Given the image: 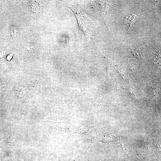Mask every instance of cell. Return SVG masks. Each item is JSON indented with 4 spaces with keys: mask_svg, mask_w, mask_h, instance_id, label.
<instances>
[{
    "mask_svg": "<svg viewBox=\"0 0 161 161\" xmlns=\"http://www.w3.org/2000/svg\"><path fill=\"white\" fill-rule=\"evenodd\" d=\"M20 131H16L11 134L6 139L0 143L1 150L7 151L13 150L21 135Z\"/></svg>",
    "mask_w": 161,
    "mask_h": 161,
    "instance_id": "6da1fadb",
    "label": "cell"
},
{
    "mask_svg": "<svg viewBox=\"0 0 161 161\" xmlns=\"http://www.w3.org/2000/svg\"><path fill=\"white\" fill-rule=\"evenodd\" d=\"M77 20L78 26L86 37H88L91 29L90 21L84 15L78 12L74 9L72 10Z\"/></svg>",
    "mask_w": 161,
    "mask_h": 161,
    "instance_id": "7a4b0ae2",
    "label": "cell"
},
{
    "mask_svg": "<svg viewBox=\"0 0 161 161\" xmlns=\"http://www.w3.org/2000/svg\"><path fill=\"white\" fill-rule=\"evenodd\" d=\"M137 18L135 15L130 14L124 19V24L126 29L131 32L137 22Z\"/></svg>",
    "mask_w": 161,
    "mask_h": 161,
    "instance_id": "3957f363",
    "label": "cell"
},
{
    "mask_svg": "<svg viewBox=\"0 0 161 161\" xmlns=\"http://www.w3.org/2000/svg\"><path fill=\"white\" fill-rule=\"evenodd\" d=\"M144 157L143 153L141 151H137L125 155L120 161H138L142 159Z\"/></svg>",
    "mask_w": 161,
    "mask_h": 161,
    "instance_id": "277c9868",
    "label": "cell"
},
{
    "mask_svg": "<svg viewBox=\"0 0 161 161\" xmlns=\"http://www.w3.org/2000/svg\"><path fill=\"white\" fill-rule=\"evenodd\" d=\"M98 138L97 141H102L104 142H109L115 141L120 144L121 145L120 140V136L115 133L104 134Z\"/></svg>",
    "mask_w": 161,
    "mask_h": 161,
    "instance_id": "5b68a950",
    "label": "cell"
},
{
    "mask_svg": "<svg viewBox=\"0 0 161 161\" xmlns=\"http://www.w3.org/2000/svg\"><path fill=\"white\" fill-rule=\"evenodd\" d=\"M91 122L88 119L86 118L77 129L75 133L83 134L88 132L93 127Z\"/></svg>",
    "mask_w": 161,
    "mask_h": 161,
    "instance_id": "8992f818",
    "label": "cell"
},
{
    "mask_svg": "<svg viewBox=\"0 0 161 161\" xmlns=\"http://www.w3.org/2000/svg\"><path fill=\"white\" fill-rule=\"evenodd\" d=\"M129 52L134 57H140L142 52V49L140 46L137 45L131 48Z\"/></svg>",
    "mask_w": 161,
    "mask_h": 161,
    "instance_id": "52a82bcc",
    "label": "cell"
},
{
    "mask_svg": "<svg viewBox=\"0 0 161 161\" xmlns=\"http://www.w3.org/2000/svg\"><path fill=\"white\" fill-rule=\"evenodd\" d=\"M4 152L2 150L0 151V161H12V159L6 155Z\"/></svg>",
    "mask_w": 161,
    "mask_h": 161,
    "instance_id": "ba28073f",
    "label": "cell"
},
{
    "mask_svg": "<svg viewBox=\"0 0 161 161\" xmlns=\"http://www.w3.org/2000/svg\"><path fill=\"white\" fill-rule=\"evenodd\" d=\"M13 54L11 53L8 55L7 57V59L8 61H10L12 58L13 56Z\"/></svg>",
    "mask_w": 161,
    "mask_h": 161,
    "instance_id": "9c48e42d",
    "label": "cell"
},
{
    "mask_svg": "<svg viewBox=\"0 0 161 161\" xmlns=\"http://www.w3.org/2000/svg\"><path fill=\"white\" fill-rule=\"evenodd\" d=\"M147 161L146 160H145V159H143V160H139V161Z\"/></svg>",
    "mask_w": 161,
    "mask_h": 161,
    "instance_id": "30bf717a",
    "label": "cell"
}]
</instances>
